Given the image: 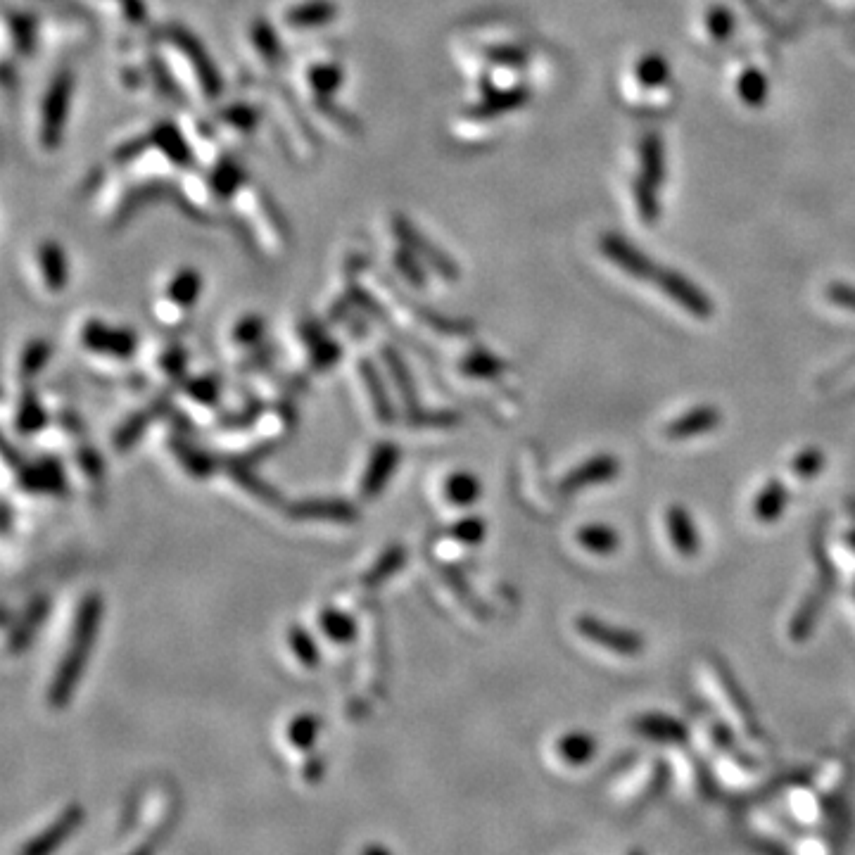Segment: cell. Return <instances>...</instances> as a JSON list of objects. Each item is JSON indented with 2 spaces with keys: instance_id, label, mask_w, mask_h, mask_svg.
Masks as SVG:
<instances>
[{
  "instance_id": "6da1fadb",
  "label": "cell",
  "mask_w": 855,
  "mask_h": 855,
  "mask_svg": "<svg viewBox=\"0 0 855 855\" xmlns=\"http://www.w3.org/2000/svg\"><path fill=\"white\" fill-rule=\"evenodd\" d=\"M98 618H100V601L88 599L81 606L79 623H76V632L72 644H69V654L65 656L60 673H57L53 689H50V703L57 708H62L72 694L74 682L79 680L81 670H84V661L88 656V644H91L93 632L98 630Z\"/></svg>"
},
{
  "instance_id": "7a4b0ae2",
  "label": "cell",
  "mask_w": 855,
  "mask_h": 855,
  "mask_svg": "<svg viewBox=\"0 0 855 855\" xmlns=\"http://www.w3.org/2000/svg\"><path fill=\"white\" fill-rule=\"evenodd\" d=\"M74 91V76L67 69L55 74L53 84L48 86L46 98H43V117H41V143L43 148L53 150L62 141V131H65L69 103H72Z\"/></svg>"
},
{
  "instance_id": "3957f363",
  "label": "cell",
  "mask_w": 855,
  "mask_h": 855,
  "mask_svg": "<svg viewBox=\"0 0 855 855\" xmlns=\"http://www.w3.org/2000/svg\"><path fill=\"white\" fill-rule=\"evenodd\" d=\"M575 630L582 639L587 642L601 646L604 651L611 654L623 656V658H635L644 654V639L642 635L632 630H623V627L606 623V620L594 618V616H580L575 620Z\"/></svg>"
},
{
  "instance_id": "277c9868",
  "label": "cell",
  "mask_w": 855,
  "mask_h": 855,
  "mask_svg": "<svg viewBox=\"0 0 855 855\" xmlns=\"http://www.w3.org/2000/svg\"><path fill=\"white\" fill-rule=\"evenodd\" d=\"M656 283L658 288L670 297V300L680 304L684 312L696 316V319H711L713 316V309H715L713 300L703 293V290L696 288L687 276L677 274L673 269H665V271H658Z\"/></svg>"
},
{
  "instance_id": "5b68a950",
  "label": "cell",
  "mask_w": 855,
  "mask_h": 855,
  "mask_svg": "<svg viewBox=\"0 0 855 855\" xmlns=\"http://www.w3.org/2000/svg\"><path fill=\"white\" fill-rule=\"evenodd\" d=\"M820 563H822L820 582H817V585L813 587V592H810L808 597L803 599L801 608H798L794 620H791V625H789V635H791V639H794V642H803V639L810 637V632H813L817 618H820L822 611H825L829 594H832L834 570L827 566V561L822 559V556H820Z\"/></svg>"
},
{
  "instance_id": "8992f818",
  "label": "cell",
  "mask_w": 855,
  "mask_h": 855,
  "mask_svg": "<svg viewBox=\"0 0 855 855\" xmlns=\"http://www.w3.org/2000/svg\"><path fill=\"white\" fill-rule=\"evenodd\" d=\"M599 247L601 252H604V257L611 259L620 271H625V274L632 278H639V281H646V278H654L656 281L658 271H661L642 250H637L630 240L618 236V233H606V236H601Z\"/></svg>"
},
{
  "instance_id": "52a82bcc",
  "label": "cell",
  "mask_w": 855,
  "mask_h": 855,
  "mask_svg": "<svg viewBox=\"0 0 855 855\" xmlns=\"http://www.w3.org/2000/svg\"><path fill=\"white\" fill-rule=\"evenodd\" d=\"M81 822H84V808L69 806L41 834H36L34 839H29L27 844L19 848L17 855H53L67 844L69 836L81 827Z\"/></svg>"
},
{
  "instance_id": "ba28073f",
  "label": "cell",
  "mask_w": 855,
  "mask_h": 855,
  "mask_svg": "<svg viewBox=\"0 0 855 855\" xmlns=\"http://www.w3.org/2000/svg\"><path fill=\"white\" fill-rule=\"evenodd\" d=\"M620 473V461L613 454H597L592 459L582 461V464L566 475L561 483L563 494H575L587 487H597L616 480Z\"/></svg>"
},
{
  "instance_id": "9c48e42d",
  "label": "cell",
  "mask_w": 855,
  "mask_h": 855,
  "mask_svg": "<svg viewBox=\"0 0 855 855\" xmlns=\"http://www.w3.org/2000/svg\"><path fill=\"white\" fill-rule=\"evenodd\" d=\"M720 423H722L720 409L713 407V404H701V407L684 411L682 416H677L675 421H670L668 426L663 428V435L665 440L670 442L694 440V437L708 435L713 433V430H718Z\"/></svg>"
},
{
  "instance_id": "30bf717a",
  "label": "cell",
  "mask_w": 855,
  "mask_h": 855,
  "mask_svg": "<svg viewBox=\"0 0 855 855\" xmlns=\"http://www.w3.org/2000/svg\"><path fill=\"white\" fill-rule=\"evenodd\" d=\"M665 525H668V537L677 554L684 556V559H694L701 549V537L692 513L680 504H673L665 511Z\"/></svg>"
},
{
  "instance_id": "8fae6325",
  "label": "cell",
  "mask_w": 855,
  "mask_h": 855,
  "mask_svg": "<svg viewBox=\"0 0 855 855\" xmlns=\"http://www.w3.org/2000/svg\"><path fill=\"white\" fill-rule=\"evenodd\" d=\"M338 5L333 0H304L285 10L283 22L293 29H319L338 17Z\"/></svg>"
},
{
  "instance_id": "7c38bea8",
  "label": "cell",
  "mask_w": 855,
  "mask_h": 855,
  "mask_svg": "<svg viewBox=\"0 0 855 855\" xmlns=\"http://www.w3.org/2000/svg\"><path fill=\"white\" fill-rule=\"evenodd\" d=\"M789 506V490L782 480L772 478L760 487V492L753 499V518L758 523H775L784 516Z\"/></svg>"
},
{
  "instance_id": "4fadbf2b",
  "label": "cell",
  "mask_w": 855,
  "mask_h": 855,
  "mask_svg": "<svg viewBox=\"0 0 855 855\" xmlns=\"http://www.w3.org/2000/svg\"><path fill=\"white\" fill-rule=\"evenodd\" d=\"M632 727H635V732L642 734L644 739L658 741V744H680L682 739H687V730H684L680 722L661 713L639 715Z\"/></svg>"
},
{
  "instance_id": "5bb4252c",
  "label": "cell",
  "mask_w": 855,
  "mask_h": 855,
  "mask_svg": "<svg viewBox=\"0 0 855 855\" xmlns=\"http://www.w3.org/2000/svg\"><path fill=\"white\" fill-rule=\"evenodd\" d=\"M36 255L38 264H41L46 288L53 290V293H60L67 283V257L62 245L55 243V240H46V243H41V247H38Z\"/></svg>"
},
{
  "instance_id": "9a60e30c",
  "label": "cell",
  "mask_w": 855,
  "mask_h": 855,
  "mask_svg": "<svg viewBox=\"0 0 855 855\" xmlns=\"http://www.w3.org/2000/svg\"><path fill=\"white\" fill-rule=\"evenodd\" d=\"M594 753H597V739L587 732H566L556 741V756L570 768L592 763Z\"/></svg>"
},
{
  "instance_id": "2e32d148",
  "label": "cell",
  "mask_w": 855,
  "mask_h": 855,
  "mask_svg": "<svg viewBox=\"0 0 855 855\" xmlns=\"http://www.w3.org/2000/svg\"><path fill=\"white\" fill-rule=\"evenodd\" d=\"M578 544L594 556H613L620 549V535L606 523H589L578 528Z\"/></svg>"
},
{
  "instance_id": "e0dca14e",
  "label": "cell",
  "mask_w": 855,
  "mask_h": 855,
  "mask_svg": "<svg viewBox=\"0 0 855 855\" xmlns=\"http://www.w3.org/2000/svg\"><path fill=\"white\" fill-rule=\"evenodd\" d=\"M639 164H642V179L649 181L651 186H661L665 179V160H663V143L656 131H649L642 136L639 143Z\"/></svg>"
},
{
  "instance_id": "ac0fdd59",
  "label": "cell",
  "mask_w": 855,
  "mask_h": 855,
  "mask_svg": "<svg viewBox=\"0 0 855 855\" xmlns=\"http://www.w3.org/2000/svg\"><path fill=\"white\" fill-rule=\"evenodd\" d=\"M84 340L88 347L98 352H114V354H129L133 347V335L129 331H119V328H107L100 321H93L86 328Z\"/></svg>"
},
{
  "instance_id": "d6986e66",
  "label": "cell",
  "mask_w": 855,
  "mask_h": 855,
  "mask_svg": "<svg viewBox=\"0 0 855 855\" xmlns=\"http://www.w3.org/2000/svg\"><path fill=\"white\" fill-rule=\"evenodd\" d=\"M525 103H528V88L523 86L509 88V91H494L487 93L485 100L478 107H473V117H497V114L518 110V107H523Z\"/></svg>"
},
{
  "instance_id": "ffe728a7",
  "label": "cell",
  "mask_w": 855,
  "mask_h": 855,
  "mask_svg": "<svg viewBox=\"0 0 855 855\" xmlns=\"http://www.w3.org/2000/svg\"><path fill=\"white\" fill-rule=\"evenodd\" d=\"M202 276L195 269H181L167 285V300L174 307L190 309L200 297Z\"/></svg>"
},
{
  "instance_id": "44dd1931",
  "label": "cell",
  "mask_w": 855,
  "mask_h": 855,
  "mask_svg": "<svg viewBox=\"0 0 855 855\" xmlns=\"http://www.w3.org/2000/svg\"><path fill=\"white\" fill-rule=\"evenodd\" d=\"M715 670H718V677H720L722 689H725L727 696H730L734 713L739 715L741 722H744V725H746V730H749V734H753V737H756V734H758L756 718H753V713H751V708H749V701H746L744 692H741V689L737 687V682H734V677H732L730 670L725 668V663L715 661Z\"/></svg>"
},
{
  "instance_id": "7402d4cb",
  "label": "cell",
  "mask_w": 855,
  "mask_h": 855,
  "mask_svg": "<svg viewBox=\"0 0 855 855\" xmlns=\"http://www.w3.org/2000/svg\"><path fill=\"white\" fill-rule=\"evenodd\" d=\"M307 79L312 91L319 95V98H333V93L338 91L342 81H345V69H340V65H335V62H321V65H314L309 69Z\"/></svg>"
},
{
  "instance_id": "603a6c76",
  "label": "cell",
  "mask_w": 855,
  "mask_h": 855,
  "mask_svg": "<svg viewBox=\"0 0 855 855\" xmlns=\"http://www.w3.org/2000/svg\"><path fill=\"white\" fill-rule=\"evenodd\" d=\"M252 43H255V48L259 50V55H262V60L269 62V65H276V62L283 57V46L269 22L257 19V22L252 24Z\"/></svg>"
},
{
  "instance_id": "cb8c5ba5",
  "label": "cell",
  "mask_w": 855,
  "mask_h": 855,
  "mask_svg": "<svg viewBox=\"0 0 855 855\" xmlns=\"http://www.w3.org/2000/svg\"><path fill=\"white\" fill-rule=\"evenodd\" d=\"M447 499L456 506H468L480 497L478 478L471 473H454L447 483Z\"/></svg>"
},
{
  "instance_id": "d4e9b609",
  "label": "cell",
  "mask_w": 855,
  "mask_h": 855,
  "mask_svg": "<svg viewBox=\"0 0 855 855\" xmlns=\"http://www.w3.org/2000/svg\"><path fill=\"white\" fill-rule=\"evenodd\" d=\"M668 76H670V67L661 55L651 53V55H644L642 60H639L637 79L642 86L658 88V86H663L665 81H668Z\"/></svg>"
},
{
  "instance_id": "484cf974",
  "label": "cell",
  "mask_w": 855,
  "mask_h": 855,
  "mask_svg": "<svg viewBox=\"0 0 855 855\" xmlns=\"http://www.w3.org/2000/svg\"><path fill=\"white\" fill-rule=\"evenodd\" d=\"M739 95L746 105L758 107L765 103V95H768V81H765L763 72L758 69H746L739 79Z\"/></svg>"
},
{
  "instance_id": "4316f807",
  "label": "cell",
  "mask_w": 855,
  "mask_h": 855,
  "mask_svg": "<svg viewBox=\"0 0 855 855\" xmlns=\"http://www.w3.org/2000/svg\"><path fill=\"white\" fill-rule=\"evenodd\" d=\"M822 468H825V454L815 447L803 449V452H798L794 461H791V473L801 480L817 478V475L822 473Z\"/></svg>"
},
{
  "instance_id": "83f0119b",
  "label": "cell",
  "mask_w": 855,
  "mask_h": 855,
  "mask_svg": "<svg viewBox=\"0 0 855 855\" xmlns=\"http://www.w3.org/2000/svg\"><path fill=\"white\" fill-rule=\"evenodd\" d=\"M8 24L17 38V48L29 53L36 41V17L27 15V12H8Z\"/></svg>"
},
{
  "instance_id": "f1b7e54d",
  "label": "cell",
  "mask_w": 855,
  "mask_h": 855,
  "mask_svg": "<svg viewBox=\"0 0 855 855\" xmlns=\"http://www.w3.org/2000/svg\"><path fill=\"white\" fill-rule=\"evenodd\" d=\"M635 202L639 209V217H642L646 224H654L658 219V198H656V186H651L649 181H644L642 176L635 181Z\"/></svg>"
},
{
  "instance_id": "f546056e",
  "label": "cell",
  "mask_w": 855,
  "mask_h": 855,
  "mask_svg": "<svg viewBox=\"0 0 855 855\" xmlns=\"http://www.w3.org/2000/svg\"><path fill=\"white\" fill-rule=\"evenodd\" d=\"M316 732H319V720L312 718V715H300V718H295L288 727L290 746H295V749H302V751L309 749L316 737Z\"/></svg>"
},
{
  "instance_id": "4dcf8cb0",
  "label": "cell",
  "mask_w": 855,
  "mask_h": 855,
  "mask_svg": "<svg viewBox=\"0 0 855 855\" xmlns=\"http://www.w3.org/2000/svg\"><path fill=\"white\" fill-rule=\"evenodd\" d=\"M221 117H224L231 126H236V129H243V131L255 129L257 122H259V112L250 105L228 107V110L221 112Z\"/></svg>"
},
{
  "instance_id": "1f68e13d",
  "label": "cell",
  "mask_w": 855,
  "mask_h": 855,
  "mask_svg": "<svg viewBox=\"0 0 855 855\" xmlns=\"http://www.w3.org/2000/svg\"><path fill=\"white\" fill-rule=\"evenodd\" d=\"M708 31H711L715 41H727L734 31V17L727 8H713L708 15Z\"/></svg>"
},
{
  "instance_id": "d6a6232c",
  "label": "cell",
  "mask_w": 855,
  "mask_h": 855,
  "mask_svg": "<svg viewBox=\"0 0 855 855\" xmlns=\"http://www.w3.org/2000/svg\"><path fill=\"white\" fill-rule=\"evenodd\" d=\"M827 297H829V302L836 304V307L848 309V312H855V288L853 285L829 283Z\"/></svg>"
},
{
  "instance_id": "836d02e7",
  "label": "cell",
  "mask_w": 855,
  "mask_h": 855,
  "mask_svg": "<svg viewBox=\"0 0 855 855\" xmlns=\"http://www.w3.org/2000/svg\"><path fill=\"white\" fill-rule=\"evenodd\" d=\"M490 60L497 65H509V67H521L525 62V53L521 48H494L490 50Z\"/></svg>"
},
{
  "instance_id": "e575fe53",
  "label": "cell",
  "mask_w": 855,
  "mask_h": 855,
  "mask_svg": "<svg viewBox=\"0 0 855 855\" xmlns=\"http://www.w3.org/2000/svg\"><path fill=\"white\" fill-rule=\"evenodd\" d=\"M361 855H390V851L383 846H369V848H364V853Z\"/></svg>"
},
{
  "instance_id": "d590c367",
  "label": "cell",
  "mask_w": 855,
  "mask_h": 855,
  "mask_svg": "<svg viewBox=\"0 0 855 855\" xmlns=\"http://www.w3.org/2000/svg\"><path fill=\"white\" fill-rule=\"evenodd\" d=\"M129 855H155V848L148 846V844H143V846L133 848V851Z\"/></svg>"
}]
</instances>
